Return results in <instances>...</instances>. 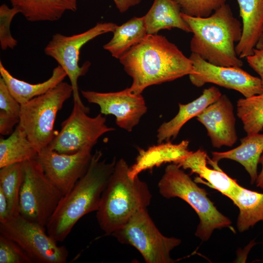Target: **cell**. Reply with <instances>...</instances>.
<instances>
[{
	"label": "cell",
	"instance_id": "39",
	"mask_svg": "<svg viewBox=\"0 0 263 263\" xmlns=\"http://www.w3.org/2000/svg\"></svg>",
	"mask_w": 263,
	"mask_h": 263
},
{
	"label": "cell",
	"instance_id": "20",
	"mask_svg": "<svg viewBox=\"0 0 263 263\" xmlns=\"http://www.w3.org/2000/svg\"><path fill=\"white\" fill-rule=\"evenodd\" d=\"M241 144L228 151L212 152L211 160L217 163L220 160L227 159L242 165L250 177L253 184L258 177V165L263 152V133L247 134L241 139Z\"/></svg>",
	"mask_w": 263,
	"mask_h": 263
},
{
	"label": "cell",
	"instance_id": "33",
	"mask_svg": "<svg viewBox=\"0 0 263 263\" xmlns=\"http://www.w3.org/2000/svg\"><path fill=\"white\" fill-rule=\"evenodd\" d=\"M19 118L10 115L0 110V133L2 135H10L14 131V127L18 124Z\"/></svg>",
	"mask_w": 263,
	"mask_h": 263
},
{
	"label": "cell",
	"instance_id": "6",
	"mask_svg": "<svg viewBox=\"0 0 263 263\" xmlns=\"http://www.w3.org/2000/svg\"><path fill=\"white\" fill-rule=\"evenodd\" d=\"M73 95L71 84L62 82L21 105L19 124L35 150L40 151L55 137V121L64 103Z\"/></svg>",
	"mask_w": 263,
	"mask_h": 263
},
{
	"label": "cell",
	"instance_id": "1",
	"mask_svg": "<svg viewBox=\"0 0 263 263\" xmlns=\"http://www.w3.org/2000/svg\"><path fill=\"white\" fill-rule=\"evenodd\" d=\"M124 69L132 79L129 88L141 94L149 86L171 81L193 71V63L165 36L147 35L119 58Z\"/></svg>",
	"mask_w": 263,
	"mask_h": 263
},
{
	"label": "cell",
	"instance_id": "35",
	"mask_svg": "<svg viewBox=\"0 0 263 263\" xmlns=\"http://www.w3.org/2000/svg\"><path fill=\"white\" fill-rule=\"evenodd\" d=\"M9 217L8 201L4 193L0 189V223L6 221Z\"/></svg>",
	"mask_w": 263,
	"mask_h": 263
},
{
	"label": "cell",
	"instance_id": "17",
	"mask_svg": "<svg viewBox=\"0 0 263 263\" xmlns=\"http://www.w3.org/2000/svg\"><path fill=\"white\" fill-rule=\"evenodd\" d=\"M188 144L189 141L185 140L176 144L170 141L158 143L146 150L138 148L135 162L129 167V176L134 179L142 171L167 163L177 164L192 152L188 149Z\"/></svg>",
	"mask_w": 263,
	"mask_h": 263
},
{
	"label": "cell",
	"instance_id": "26",
	"mask_svg": "<svg viewBox=\"0 0 263 263\" xmlns=\"http://www.w3.org/2000/svg\"><path fill=\"white\" fill-rule=\"evenodd\" d=\"M9 135L0 138V169L37 157L38 152L19 124Z\"/></svg>",
	"mask_w": 263,
	"mask_h": 263
},
{
	"label": "cell",
	"instance_id": "23",
	"mask_svg": "<svg viewBox=\"0 0 263 263\" xmlns=\"http://www.w3.org/2000/svg\"><path fill=\"white\" fill-rule=\"evenodd\" d=\"M0 77L9 91L20 104L42 95L63 82L67 74L59 65L55 67L51 76L47 80L38 84H31L14 77L0 61Z\"/></svg>",
	"mask_w": 263,
	"mask_h": 263
},
{
	"label": "cell",
	"instance_id": "2",
	"mask_svg": "<svg viewBox=\"0 0 263 263\" xmlns=\"http://www.w3.org/2000/svg\"><path fill=\"white\" fill-rule=\"evenodd\" d=\"M96 151L85 174L60 199L46 227L47 233L56 242H62L84 215L98 209L102 193L116 163L114 158L102 160Z\"/></svg>",
	"mask_w": 263,
	"mask_h": 263
},
{
	"label": "cell",
	"instance_id": "7",
	"mask_svg": "<svg viewBox=\"0 0 263 263\" xmlns=\"http://www.w3.org/2000/svg\"><path fill=\"white\" fill-rule=\"evenodd\" d=\"M23 164L24 175L19 194V214L46 228L63 195L46 175L36 158Z\"/></svg>",
	"mask_w": 263,
	"mask_h": 263
},
{
	"label": "cell",
	"instance_id": "10",
	"mask_svg": "<svg viewBox=\"0 0 263 263\" xmlns=\"http://www.w3.org/2000/svg\"><path fill=\"white\" fill-rule=\"evenodd\" d=\"M117 26L113 22L97 23L84 32L71 36L56 33L44 49L45 54L54 58L65 71L73 89L74 102L78 103L84 109H89L81 101L77 80L86 74L91 64L86 61L81 66L79 65L80 51L84 44L96 37L113 32Z\"/></svg>",
	"mask_w": 263,
	"mask_h": 263
},
{
	"label": "cell",
	"instance_id": "27",
	"mask_svg": "<svg viewBox=\"0 0 263 263\" xmlns=\"http://www.w3.org/2000/svg\"><path fill=\"white\" fill-rule=\"evenodd\" d=\"M23 175V163L0 168V189L7 198L10 217L19 214V194Z\"/></svg>",
	"mask_w": 263,
	"mask_h": 263
},
{
	"label": "cell",
	"instance_id": "37",
	"mask_svg": "<svg viewBox=\"0 0 263 263\" xmlns=\"http://www.w3.org/2000/svg\"><path fill=\"white\" fill-rule=\"evenodd\" d=\"M259 163L261 164L262 168L261 172L258 175L255 183L257 187L263 188V152L260 158Z\"/></svg>",
	"mask_w": 263,
	"mask_h": 263
},
{
	"label": "cell",
	"instance_id": "15",
	"mask_svg": "<svg viewBox=\"0 0 263 263\" xmlns=\"http://www.w3.org/2000/svg\"><path fill=\"white\" fill-rule=\"evenodd\" d=\"M206 128L213 147H232L238 140L233 105L225 94L196 116Z\"/></svg>",
	"mask_w": 263,
	"mask_h": 263
},
{
	"label": "cell",
	"instance_id": "24",
	"mask_svg": "<svg viewBox=\"0 0 263 263\" xmlns=\"http://www.w3.org/2000/svg\"><path fill=\"white\" fill-rule=\"evenodd\" d=\"M239 209L237 227L243 232L263 221V193L252 191L239 185L228 197Z\"/></svg>",
	"mask_w": 263,
	"mask_h": 263
},
{
	"label": "cell",
	"instance_id": "36",
	"mask_svg": "<svg viewBox=\"0 0 263 263\" xmlns=\"http://www.w3.org/2000/svg\"><path fill=\"white\" fill-rule=\"evenodd\" d=\"M141 0H113L121 13L127 11L130 7L138 4Z\"/></svg>",
	"mask_w": 263,
	"mask_h": 263
},
{
	"label": "cell",
	"instance_id": "28",
	"mask_svg": "<svg viewBox=\"0 0 263 263\" xmlns=\"http://www.w3.org/2000/svg\"><path fill=\"white\" fill-rule=\"evenodd\" d=\"M237 115L247 134L259 133L263 129V93L239 99Z\"/></svg>",
	"mask_w": 263,
	"mask_h": 263
},
{
	"label": "cell",
	"instance_id": "32",
	"mask_svg": "<svg viewBox=\"0 0 263 263\" xmlns=\"http://www.w3.org/2000/svg\"><path fill=\"white\" fill-rule=\"evenodd\" d=\"M21 105L9 91L3 79L0 78V110L19 118Z\"/></svg>",
	"mask_w": 263,
	"mask_h": 263
},
{
	"label": "cell",
	"instance_id": "13",
	"mask_svg": "<svg viewBox=\"0 0 263 263\" xmlns=\"http://www.w3.org/2000/svg\"><path fill=\"white\" fill-rule=\"evenodd\" d=\"M93 147L88 145L75 153L63 154L47 146L38 152L36 158L46 175L63 196L86 172Z\"/></svg>",
	"mask_w": 263,
	"mask_h": 263
},
{
	"label": "cell",
	"instance_id": "30",
	"mask_svg": "<svg viewBox=\"0 0 263 263\" xmlns=\"http://www.w3.org/2000/svg\"><path fill=\"white\" fill-rule=\"evenodd\" d=\"M19 11L15 7L9 8L6 4L0 6V44L2 50L14 49L18 41L11 35L10 25L14 17Z\"/></svg>",
	"mask_w": 263,
	"mask_h": 263
},
{
	"label": "cell",
	"instance_id": "5",
	"mask_svg": "<svg viewBox=\"0 0 263 263\" xmlns=\"http://www.w3.org/2000/svg\"><path fill=\"white\" fill-rule=\"evenodd\" d=\"M160 194L166 199L179 198L188 203L198 215L200 222L195 235L207 241L216 229L230 227L229 218L221 213L200 188L177 164L168 165L158 183Z\"/></svg>",
	"mask_w": 263,
	"mask_h": 263
},
{
	"label": "cell",
	"instance_id": "14",
	"mask_svg": "<svg viewBox=\"0 0 263 263\" xmlns=\"http://www.w3.org/2000/svg\"><path fill=\"white\" fill-rule=\"evenodd\" d=\"M81 94L88 102L98 105L101 114L114 115L116 125L129 132L147 111L141 94L133 93L129 88L109 93L81 90Z\"/></svg>",
	"mask_w": 263,
	"mask_h": 263
},
{
	"label": "cell",
	"instance_id": "16",
	"mask_svg": "<svg viewBox=\"0 0 263 263\" xmlns=\"http://www.w3.org/2000/svg\"><path fill=\"white\" fill-rule=\"evenodd\" d=\"M177 165L198 174L201 178L205 179L209 186L228 198L239 185L236 180L224 172L217 163L210 159L206 152L201 150L192 151Z\"/></svg>",
	"mask_w": 263,
	"mask_h": 263
},
{
	"label": "cell",
	"instance_id": "11",
	"mask_svg": "<svg viewBox=\"0 0 263 263\" xmlns=\"http://www.w3.org/2000/svg\"><path fill=\"white\" fill-rule=\"evenodd\" d=\"M89 109L74 102L69 116L61 123V129L48 146L60 153L72 154L86 145L94 146L104 134L115 129L106 124V117L101 113L92 117Z\"/></svg>",
	"mask_w": 263,
	"mask_h": 263
},
{
	"label": "cell",
	"instance_id": "4",
	"mask_svg": "<svg viewBox=\"0 0 263 263\" xmlns=\"http://www.w3.org/2000/svg\"><path fill=\"white\" fill-rule=\"evenodd\" d=\"M129 169L124 159L116 161L102 193L96 217L105 235H111L150 203L151 194L147 184L138 176L131 179Z\"/></svg>",
	"mask_w": 263,
	"mask_h": 263
},
{
	"label": "cell",
	"instance_id": "12",
	"mask_svg": "<svg viewBox=\"0 0 263 263\" xmlns=\"http://www.w3.org/2000/svg\"><path fill=\"white\" fill-rule=\"evenodd\" d=\"M189 58L193 67L189 78L191 83L197 87L208 83H213L235 90L244 97L263 93L260 78L251 75L241 67L215 65L193 53Z\"/></svg>",
	"mask_w": 263,
	"mask_h": 263
},
{
	"label": "cell",
	"instance_id": "29",
	"mask_svg": "<svg viewBox=\"0 0 263 263\" xmlns=\"http://www.w3.org/2000/svg\"><path fill=\"white\" fill-rule=\"evenodd\" d=\"M182 13L188 16L206 18L226 3V0H174Z\"/></svg>",
	"mask_w": 263,
	"mask_h": 263
},
{
	"label": "cell",
	"instance_id": "19",
	"mask_svg": "<svg viewBox=\"0 0 263 263\" xmlns=\"http://www.w3.org/2000/svg\"><path fill=\"white\" fill-rule=\"evenodd\" d=\"M221 95V92L217 87L211 86L204 89L202 94L192 102L186 104L179 103L177 114L159 127L157 134L158 143L170 141L171 138H175L188 120L196 117Z\"/></svg>",
	"mask_w": 263,
	"mask_h": 263
},
{
	"label": "cell",
	"instance_id": "38",
	"mask_svg": "<svg viewBox=\"0 0 263 263\" xmlns=\"http://www.w3.org/2000/svg\"><path fill=\"white\" fill-rule=\"evenodd\" d=\"M255 48L259 50H263V34H262L259 41H258Z\"/></svg>",
	"mask_w": 263,
	"mask_h": 263
},
{
	"label": "cell",
	"instance_id": "8",
	"mask_svg": "<svg viewBox=\"0 0 263 263\" xmlns=\"http://www.w3.org/2000/svg\"><path fill=\"white\" fill-rule=\"evenodd\" d=\"M111 235L119 243L133 246L147 263H174L170 252L181 243L178 238L163 235L147 209L136 212Z\"/></svg>",
	"mask_w": 263,
	"mask_h": 263
},
{
	"label": "cell",
	"instance_id": "22",
	"mask_svg": "<svg viewBox=\"0 0 263 263\" xmlns=\"http://www.w3.org/2000/svg\"><path fill=\"white\" fill-rule=\"evenodd\" d=\"M24 18L31 22L54 21L68 11L77 9L76 0H10Z\"/></svg>",
	"mask_w": 263,
	"mask_h": 263
},
{
	"label": "cell",
	"instance_id": "31",
	"mask_svg": "<svg viewBox=\"0 0 263 263\" xmlns=\"http://www.w3.org/2000/svg\"><path fill=\"white\" fill-rule=\"evenodd\" d=\"M29 255L13 241L0 234V263H33Z\"/></svg>",
	"mask_w": 263,
	"mask_h": 263
},
{
	"label": "cell",
	"instance_id": "25",
	"mask_svg": "<svg viewBox=\"0 0 263 263\" xmlns=\"http://www.w3.org/2000/svg\"><path fill=\"white\" fill-rule=\"evenodd\" d=\"M113 33V37L103 47L117 59L148 35L143 17H133L117 25Z\"/></svg>",
	"mask_w": 263,
	"mask_h": 263
},
{
	"label": "cell",
	"instance_id": "21",
	"mask_svg": "<svg viewBox=\"0 0 263 263\" xmlns=\"http://www.w3.org/2000/svg\"><path fill=\"white\" fill-rule=\"evenodd\" d=\"M181 14V8L174 0H154L150 8L143 16L147 34H157L161 30L173 28L191 33Z\"/></svg>",
	"mask_w": 263,
	"mask_h": 263
},
{
	"label": "cell",
	"instance_id": "18",
	"mask_svg": "<svg viewBox=\"0 0 263 263\" xmlns=\"http://www.w3.org/2000/svg\"><path fill=\"white\" fill-rule=\"evenodd\" d=\"M242 19V36L235 49L240 58L253 53L263 33V0H237Z\"/></svg>",
	"mask_w": 263,
	"mask_h": 263
},
{
	"label": "cell",
	"instance_id": "34",
	"mask_svg": "<svg viewBox=\"0 0 263 263\" xmlns=\"http://www.w3.org/2000/svg\"><path fill=\"white\" fill-rule=\"evenodd\" d=\"M246 58L248 65L259 75L263 89V50L255 48L253 54Z\"/></svg>",
	"mask_w": 263,
	"mask_h": 263
},
{
	"label": "cell",
	"instance_id": "9",
	"mask_svg": "<svg viewBox=\"0 0 263 263\" xmlns=\"http://www.w3.org/2000/svg\"><path fill=\"white\" fill-rule=\"evenodd\" d=\"M46 230L20 214L0 223V234L19 245L33 263H65L68 250L64 246L58 245Z\"/></svg>",
	"mask_w": 263,
	"mask_h": 263
},
{
	"label": "cell",
	"instance_id": "3",
	"mask_svg": "<svg viewBox=\"0 0 263 263\" xmlns=\"http://www.w3.org/2000/svg\"><path fill=\"white\" fill-rule=\"evenodd\" d=\"M181 16L193 33L190 42L192 53L215 65L243 66L235 49V44L242 38V25L228 4L225 3L206 18L182 13Z\"/></svg>",
	"mask_w": 263,
	"mask_h": 263
}]
</instances>
